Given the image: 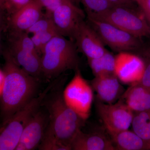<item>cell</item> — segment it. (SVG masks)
<instances>
[{"mask_svg":"<svg viewBox=\"0 0 150 150\" xmlns=\"http://www.w3.org/2000/svg\"><path fill=\"white\" fill-rule=\"evenodd\" d=\"M3 28H0V54L1 52V32Z\"/></svg>","mask_w":150,"mask_h":150,"instance_id":"cell-33","label":"cell"},{"mask_svg":"<svg viewBox=\"0 0 150 150\" xmlns=\"http://www.w3.org/2000/svg\"><path fill=\"white\" fill-rule=\"evenodd\" d=\"M120 98L134 113L150 110V89L139 83L130 85Z\"/></svg>","mask_w":150,"mask_h":150,"instance_id":"cell-17","label":"cell"},{"mask_svg":"<svg viewBox=\"0 0 150 150\" xmlns=\"http://www.w3.org/2000/svg\"><path fill=\"white\" fill-rule=\"evenodd\" d=\"M119 81L115 74L95 77L91 85L97 93L98 100L106 104L117 102L125 92Z\"/></svg>","mask_w":150,"mask_h":150,"instance_id":"cell-13","label":"cell"},{"mask_svg":"<svg viewBox=\"0 0 150 150\" xmlns=\"http://www.w3.org/2000/svg\"><path fill=\"white\" fill-rule=\"evenodd\" d=\"M139 7L142 13L150 23V0H133Z\"/></svg>","mask_w":150,"mask_h":150,"instance_id":"cell-27","label":"cell"},{"mask_svg":"<svg viewBox=\"0 0 150 150\" xmlns=\"http://www.w3.org/2000/svg\"><path fill=\"white\" fill-rule=\"evenodd\" d=\"M4 11L0 8V28H3L4 27Z\"/></svg>","mask_w":150,"mask_h":150,"instance_id":"cell-30","label":"cell"},{"mask_svg":"<svg viewBox=\"0 0 150 150\" xmlns=\"http://www.w3.org/2000/svg\"><path fill=\"white\" fill-rule=\"evenodd\" d=\"M46 10V13L50 15L56 10L62 4L63 0H35Z\"/></svg>","mask_w":150,"mask_h":150,"instance_id":"cell-26","label":"cell"},{"mask_svg":"<svg viewBox=\"0 0 150 150\" xmlns=\"http://www.w3.org/2000/svg\"><path fill=\"white\" fill-rule=\"evenodd\" d=\"M143 54L145 57H146L150 60V46L144 50L143 51Z\"/></svg>","mask_w":150,"mask_h":150,"instance_id":"cell-32","label":"cell"},{"mask_svg":"<svg viewBox=\"0 0 150 150\" xmlns=\"http://www.w3.org/2000/svg\"><path fill=\"white\" fill-rule=\"evenodd\" d=\"M48 123V112L40 105L25 127L15 150L38 149L46 133Z\"/></svg>","mask_w":150,"mask_h":150,"instance_id":"cell-9","label":"cell"},{"mask_svg":"<svg viewBox=\"0 0 150 150\" xmlns=\"http://www.w3.org/2000/svg\"><path fill=\"white\" fill-rule=\"evenodd\" d=\"M72 150H115L111 139L99 132L86 134L79 131L71 144Z\"/></svg>","mask_w":150,"mask_h":150,"instance_id":"cell-16","label":"cell"},{"mask_svg":"<svg viewBox=\"0 0 150 150\" xmlns=\"http://www.w3.org/2000/svg\"><path fill=\"white\" fill-rule=\"evenodd\" d=\"M6 51L17 64L25 71L39 81L42 76V73L41 57L38 53L25 50L10 43Z\"/></svg>","mask_w":150,"mask_h":150,"instance_id":"cell-15","label":"cell"},{"mask_svg":"<svg viewBox=\"0 0 150 150\" xmlns=\"http://www.w3.org/2000/svg\"><path fill=\"white\" fill-rule=\"evenodd\" d=\"M63 94L69 107L84 121L88 119L93 100V89L79 68L75 70L74 77L64 89Z\"/></svg>","mask_w":150,"mask_h":150,"instance_id":"cell-6","label":"cell"},{"mask_svg":"<svg viewBox=\"0 0 150 150\" xmlns=\"http://www.w3.org/2000/svg\"><path fill=\"white\" fill-rule=\"evenodd\" d=\"M87 18V22L99 35L104 44L119 53L138 51L143 46L140 38L107 23Z\"/></svg>","mask_w":150,"mask_h":150,"instance_id":"cell-7","label":"cell"},{"mask_svg":"<svg viewBox=\"0 0 150 150\" xmlns=\"http://www.w3.org/2000/svg\"><path fill=\"white\" fill-rule=\"evenodd\" d=\"M77 48L74 42L57 35L46 45L41 57L42 76L54 80L69 70L79 69Z\"/></svg>","mask_w":150,"mask_h":150,"instance_id":"cell-3","label":"cell"},{"mask_svg":"<svg viewBox=\"0 0 150 150\" xmlns=\"http://www.w3.org/2000/svg\"><path fill=\"white\" fill-rule=\"evenodd\" d=\"M55 28L52 16L43 13L42 16L25 32L28 34H34L40 33Z\"/></svg>","mask_w":150,"mask_h":150,"instance_id":"cell-24","label":"cell"},{"mask_svg":"<svg viewBox=\"0 0 150 150\" xmlns=\"http://www.w3.org/2000/svg\"><path fill=\"white\" fill-rule=\"evenodd\" d=\"M32 0H4V11L10 15L12 14L26 6Z\"/></svg>","mask_w":150,"mask_h":150,"instance_id":"cell-25","label":"cell"},{"mask_svg":"<svg viewBox=\"0 0 150 150\" xmlns=\"http://www.w3.org/2000/svg\"><path fill=\"white\" fill-rule=\"evenodd\" d=\"M131 125L133 131L144 141L150 150V110L134 113Z\"/></svg>","mask_w":150,"mask_h":150,"instance_id":"cell-20","label":"cell"},{"mask_svg":"<svg viewBox=\"0 0 150 150\" xmlns=\"http://www.w3.org/2000/svg\"><path fill=\"white\" fill-rule=\"evenodd\" d=\"M0 8L4 11V0H0Z\"/></svg>","mask_w":150,"mask_h":150,"instance_id":"cell-34","label":"cell"},{"mask_svg":"<svg viewBox=\"0 0 150 150\" xmlns=\"http://www.w3.org/2000/svg\"><path fill=\"white\" fill-rule=\"evenodd\" d=\"M55 79L54 85L41 102L48 112L49 123L40 144L42 149H71V144L85 121L68 106L63 97L64 81L63 78Z\"/></svg>","mask_w":150,"mask_h":150,"instance_id":"cell-1","label":"cell"},{"mask_svg":"<svg viewBox=\"0 0 150 150\" xmlns=\"http://www.w3.org/2000/svg\"><path fill=\"white\" fill-rule=\"evenodd\" d=\"M138 83L150 89V62L146 65L142 79Z\"/></svg>","mask_w":150,"mask_h":150,"instance_id":"cell-29","label":"cell"},{"mask_svg":"<svg viewBox=\"0 0 150 150\" xmlns=\"http://www.w3.org/2000/svg\"><path fill=\"white\" fill-rule=\"evenodd\" d=\"M71 40L87 59L99 58L107 51L99 35L84 19L77 25Z\"/></svg>","mask_w":150,"mask_h":150,"instance_id":"cell-10","label":"cell"},{"mask_svg":"<svg viewBox=\"0 0 150 150\" xmlns=\"http://www.w3.org/2000/svg\"><path fill=\"white\" fill-rule=\"evenodd\" d=\"M9 43L14 44L22 49L33 52L37 53L31 37L25 31L11 30Z\"/></svg>","mask_w":150,"mask_h":150,"instance_id":"cell-21","label":"cell"},{"mask_svg":"<svg viewBox=\"0 0 150 150\" xmlns=\"http://www.w3.org/2000/svg\"><path fill=\"white\" fill-rule=\"evenodd\" d=\"M79 5L81 4L83 6L86 12H100L108 9L113 6L107 0H72Z\"/></svg>","mask_w":150,"mask_h":150,"instance_id":"cell-23","label":"cell"},{"mask_svg":"<svg viewBox=\"0 0 150 150\" xmlns=\"http://www.w3.org/2000/svg\"><path fill=\"white\" fill-rule=\"evenodd\" d=\"M110 136L116 150H149L147 144L134 131L126 130Z\"/></svg>","mask_w":150,"mask_h":150,"instance_id":"cell-18","label":"cell"},{"mask_svg":"<svg viewBox=\"0 0 150 150\" xmlns=\"http://www.w3.org/2000/svg\"><path fill=\"white\" fill-rule=\"evenodd\" d=\"M55 28L49 30L44 32L33 34L31 39L35 49L38 54H43L46 45L55 36L59 35Z\"/></svg>","mask_w":150,"mask_h":150,"instance_id":"cell-22","label":"cell"},{"mask_svg":"<svg viewBox=\"0 0 150 150\" xmlns=\"http://www.w3.org/2000/svg\"><path fill=\"white\" fill-rule=\"evenodd\" d=\"M96 107L100 118L110 136L128 130L131 125L134 112L121 98L112 104L97 100Z\"/></svg>","mask_w":150,"mask_h":150,"instance_id":"cell-8","label":"cell"},{"mask_svg":"<svg viewBox=\"0 0 150 150\" xmlns=\"http://www.w3.org/2000/svg\"><path fill=\"white\" fill-rule=\"evenodd\" d=\"M88 61L95 77L115 74V56L108 51L101 57Z\"/></svg>","mask_w":150,"mask_h":150,"instance_id":"cell-19","label":"cell"},{"mask_svg":"<svg viewBox=\"0 0 150 150\" xmlns=\"http://www.w3.org/2000/svg\"><path fill=\"white\" fill-rule=\"evenodd\" d=\"M146 64L139 56L129 52H121L115 56V74L121 83H138L144 72Z\"/></svg>","mask_w":150,"mask_h":150,"instance_id":"cell-12","label":"cell"},{"mask_svg":"<svg viewBox=\"0 0 150 150\" xmlns=\"http://www.w3.org/2000/svg\"><path fill=\"white\" fill-rule=\"evenodd\" d=\"M51 16L59 35L69 38L71 40L77 25L84 19L85 15L72 0H63Z\"/></svg>","mask_w":150,"mask_h":150,"instance_id":"cell-11","label":"cell"},{"mask_svg":"<svg viewBox=\"0 0 150 150\" xmlns=\"http://www.w3.org/2000/svg\"><path fill=\"white\" fill-rule=\"evenodd\" d=\"M114 6L125 7L129 8L136 9V4L133 0H107Z\"/></svg>","mask_w":150,"mask_h":150,"instance_id":"cell-28","label":"cell"},{"mask_svg":"<svg viewBox=\"0 0 150 150\" xmlns=\"http://www.w3.org/2000/svg\"><path fill=\"white\" fill-rule=\"evenodd\" d=\"M86 13L87 17L107 23L136 37L150 35V25L136 9L113 6L104 11Z\"/></svg>","mask_w":150,"mask_h":150,"instance_id":"cell-4","label":"cell"},{"mask_svg":"<svg viewBox=\"0 0 150 150\" xmlns=\"http://www.w3.org/2000/svg\"><path fill=\"white\" fill-rule=\"evenodd\" d=\"M4 56V82L0 95L2 125L36 96L39 82L17 64L7 51Z\"/></svg>","mask_w":150,"mask_h":150,"instance_id":"cell-2","label":"cell"},{"mask_svg":"<svg viewBox=\"0 0 150 150\" xmlns=\"http://www.w3.org/2000/svg\"><path fill=\"white\" fill-rule=\"evenodd\" d=\"M43 8L35 0L11 15L9 25L11 30L26 31L43 15Z\"/></svg>","mask_w":150,"mask_h":150,"instance_id":"cell-14","label":"cell"},{"mask_svg":"<svg viewBox=\"0 0 150 150\" xmlns=\"http://www.w3.org/2000/svg\"><path fill=\"white\" fill-rule=\"evenodd\" d=\"M54 82L55 80L17 112L7 123L0 127V150H16L25 127L31 116L40 108L42 100Z\"/></svg>","mask_w":150,"mask_h":150,"instance_id":"cell-5","label":"cell"},{"mask_svg":"<svg viewBox=\"0 0 150 150\" xmlns=\"http://www.w3.org/2000/svg\"><path fill=\"white\" fill-rule=\"evenodd\" d=\"M4 78V73H3V71L0 69V95H1L2 88Z\"/></svg>","mask_w":150,"mask_h":150,"instance_id":"cell-31","label":"cell"}]
</instances>
